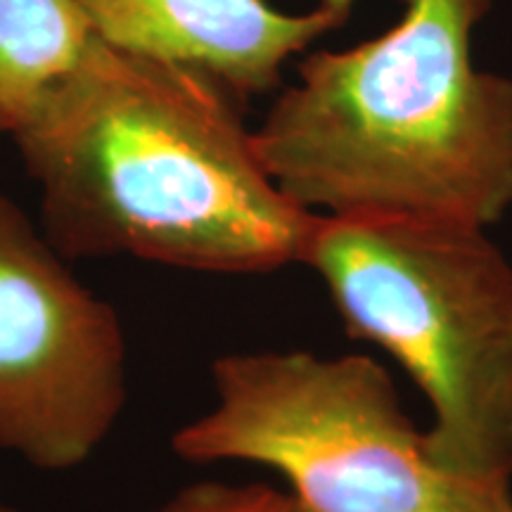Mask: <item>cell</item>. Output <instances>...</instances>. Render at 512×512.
<instances>
[{"label":"cell","instance_id":"obj_9","mask_svg":"<svg viewBox=\"0 0 512 512\" xmlns=\"http://www.w3.org/2000/svg\"><path fill=\"white\" fill-rule=\"evenodd\" d=\"M0 512H19L15 508H8V505H0Z\"/></svg>","mask_w":512,"mask_h":512},{"label":"cell","instance_id":"obj_7","mask_svg":"<svg viewBox=\"0 0 512 512\" xmlns=\"http://www.w3.org/2000/svg\"><path fill=\"white\" fill-rule=\"evenodd\" d=\"M93 38L81 0H0V138L15 136Z\"/></svg>","mask_w":512,"mask_h":512},{"label":"cell","instance_id":"obj_4","mask_svg":"<svg viewBox=\"0 0 512 512\" xmlns=\"http://www.w3.org/2000/svg\"><path fill=\"white\" fill-rule=\"evenodd\" d=\"M216 403L174 434L188 463L278 472L311 512H512L510 486L441 467L368 354H228L211 368Z\"/></svg>","mask_w":512,"mask_h":512},{"label":"cell","instance_id":"obj_8","mask_svg":"<svg viewBox=\"0 0 512 512\" xmlns=\"http://www.w3.org/2000/svg\"><path fill=\"white\" fill-rule=\"evenodd\" d=\"M155 512H311L294 494L268 484L197 482L185 486Z\"/></svg>","mask_w":512,"mask_h":512},{"label":"cell","instance_id":"obj_3","mask_svg":"<svg viewBox=\"0 0 512 512\" xmlns=\"http://www.w3.org/2000/svg\"><path fill=\"white\" fill-rule=\"evenodd\" d=\"M299 264L422 389L434 460L512 489V264L486 228L316 214Z\"/></svg>","mask_w":512,"mask_h":512},{"label":"cell","instance_id":"obj_2","mask_svg":"<svg viewBox=\"0 0 512 512\" xmlns=\"http://www.w3.org/2000/svg\"><path fill=\"white\" fill-rule=\"evenodd\" d=\"M401 3L387 34L299 64L256 155L311 214L489 230L512 207V79L470 57L491 0Z\"/></svg>","mask_w":512,"mask_h":512},{"label":"cell","instance_id":"obj_6","mask_svg":"<svg viewBox=\"0 0 512 512\" xmlns=\"http://www.w3.org/2000/svg\"><path fill=\"white\" fill-rule=\"evenodd\" d=\"M354 3L283 15L266 0H81L107 46L200 74L240 105L271 93L287 57L342 27Z\"/></svg>","mask_w":512,"mask_h":512},{"label":"cell","instance_id":"obj_5","mask_svg":"<svg viewBox=\"0 0 512 512\" xmlns=\"http://www.w3.org/2000/svg\"><path fill=\"white\" fill-rule=\"evenodd\" d=\"M126 406L117 311L0 195V448L41 470H72Z\"/></svg>","mask_w":512,"mask_h":512},{"label":"cell","instance_id":"obj_1","mask_svg":"<svg viewBox=\"0 0 512 512\" xmlns=\"http://www.w3.org/2000/svg\"><path fill=\"white\" fill-rule=\"evenodd\" d=\"M12 140L64 259L128 254L188 271L271 273L299 264L316 219L266 174L240 102L98 36Z\"/></svg>","mask_w":512,"mask_h":512}]
</instances>
